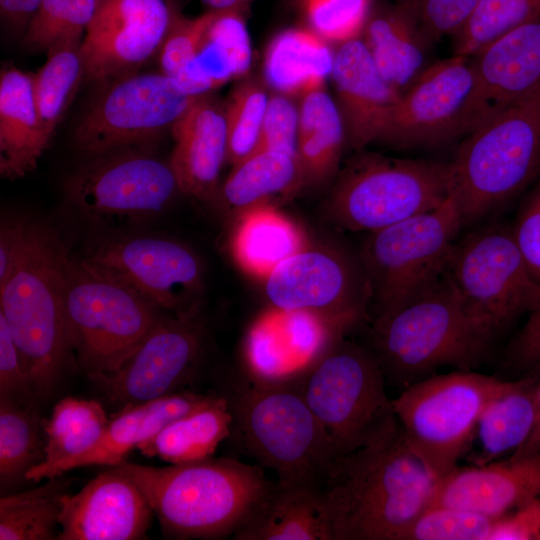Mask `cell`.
I'll use <instances>...</instances> for the list:
<instances>
[{
    "label": "cell",
    "mask_w": 540,
    "mask_h": 540,
    "mask_svg": "<svg viewBox=\"0 0 540 540\" xmlns=\"http://www.w3.org/2000/svg\"><path fill=\"white\" fill-rule=\"evenodd\" d=\"M398 429L334 461L323 492L333 540H403L437 483Z\"/></svg>",
    "instance_id": "obj_1"
},
{
    "label": "cell",
    "mask_w": 540,
    "mask_h": 540,
    "mask_svg": "<svg viewBox=\"0 0 540 540\" xmlns=\"http://www.w3.org/2000/svg\"><path fill=\"white\" fill-rule=\"evenodd\" d=\"M111 467L136 484L163 534L174 539L232 538L274 483L259 464L233 458L165 467L124 459Z\"/></svg>",
    "instance_id": "obj_2"
},
{
    "label": "cell",
    "mask_w": 540,
    "mask_h": 540,
    "mask_svg": "<svg viewBox=\"0 0 540 540\" xmlns=\"http://www.w3.org/2000/svg\"><path fill=\"white\" fill-rule=\"evenodd\" d=\"M68 255L54 229L29 218L22 252L0 285V313L38 400L54 392L72 360L64 305Z\"/></svg>",
    "instance_id": "obj_3"
},
{
    "label": "cell",
    "mask_w": 540,
    "mask_h": 540,
    "mask_svg": "<svg viewBox=\"0 0 540 540\" xmlns=\"http://www.w3.org/2000/svg\"><path fill=\"white\" fill-rule=\"evenodd\" d=\"M463 226L502 211L540 178V85L467 134L448 161Z\"/></svg>",
    "instance_id": "obj_4"
},
{
    "label": "cell",
    "mask_w": 540,
    "mask_h": 540,
    "mask_svg": "<svg viewBox=\"0 0 540 540\" xmlns=\"http://www.w3.org/2000/svg\"><path fill=\"white\" fill-rule=\"evenodd\" d=\"M494 341L465 313L445 276L417 299L373 317L370 350L386 381L406 388L443 366L471 370Z\"/></svg>",
    "instance_id": "obj_5"
},
{
    "label": "cell",
    "mask_w": 540,
    "mask_h": 540,
    "mask_svg": "<svg viewBox=\"0 0 540 540\" xmlns=\"http://www.w3.org/2000/svg\"><path fill=\"white\" fill-rule=\"evenodd\" d=\"M230 437L257 464L273 470L277 482L323 489L339 454L298 385L268 386L246 378L228 395Z\"/></svg>",
    "instance_id": "obj_6"
},
{
    "label": "cell",
    "mask_w": 540,
    "mask_h": 540,
    "mask_svg": "<svg viewBox=\"0 0 540 540\" xmlns=\"http://www.w3.org/2000/svg\"><path fill=\"white\" fill-rule=\"evenodd\" d=\"M64 305L72 360L90 379L118 368L162 315L129 287L70 255Z\"/></svg>",
    "instance_id": "obj_7"
},
{
    "label": "cell",
    "mask_w": 540,
    "mask_h": 540,
    "mask_svg": "<svg viewBox=\"0 0 540 540\" xmlns=\"http://www.w3.org/2000/svg\"><path fill=\"white\" fill-rule=\"evenodd\" d=\"M386 379L370 349L345 338L298 385L339 455L377 443L398 427Z\"/></svg>",
    "instance_id": "obj_8"
},
{
    "label": "cell",
    "mask_w": 540,
    "mask_h": 540,
    "mask_svg": "<svg viewBox=\"0 0 540 540\" xmlns=\"http://www.w3.org/2000/svg\"><path fill=\"white\" fill-rule=\"evenodd\" d=\"M463 227L449 195L430 211L368 233L359 257L368 280L372 318L435 287L445 277Z\"/></svg>",
    "instance_id": "obj_9"
},
{
    "label": "cell",
    "mask_w": 540,
    "mask_h": 540,
    "mask_svg": "<svg viewBox=\"0 0 540 540\" xmlns=\"http://www.w3.org/2000/svg\"><path fill=\"white\" fill-rule=\"evenodd\" d=\"M449 193L448 162L362 153L342 170L326 214L342 229L371 233L440 206Z\"/></svg>",
    "instance_id": "obj_10"
},
{
    "label": "cell",
    "mask_w": 540,
    "mask_h": 540,
    "mask_svg": "<svg viewBox=\"0 0 540 540\" xmlns=\"http://www.w3.org/2000/svg\"><path fill=\"white\" fill-rule=\"evenodd\" d=\"M508 384L459 369L423 378L392 400L408 445L435 478L457 466L485 406Z\"/></svg>",
    "instance_id": "obj_11"
},
{
    "label": "cell",
    "mask_w": 540,
    "mask_h": 540,
    "mask_svg": "<svg viewBox=\"0 0 540 540\" xmlns=\"http://www.w3.org/2000/svg\"><path fill=\"white\" fill-rule=\"evenodd\" d=\"M445 276L465 313L494 340L540 300V284L506 224L458 239Z\"/></svg>",
    "instance_id": "obj_12"
},
{
    "label": "cell",
    "mask_w": 540,
    "mask_h": 540,
    "mask_svg": "<svg viewBox=\"0 0 540 540\" xmlns=\"http://www.w3.org/2000/svg\"><path fill=\"white\" fill-rule=\"evenodd\" d=\"M66 178L73 208L93 224H136L163 214L181 193L169 161L153 147H128L84 156Z\"/></svg>",
    "instance_id": "obj_13"
},
{
    "label": "cell",
    "mask_w": 540,
    "mask_h": 540,
    "mask_svg": "<svg viewBox=\"0 0 540 540\" xmlns=\"http://www.w3.org/2000/svg\"><path fill=\"white\" fill-rule=\"evenodd\" d=\"M198 97L162 72L138 71L98 83L74 129L73 144L83 156L154 148Z\"/></svg>",
    "instance_id": "obj_14"
},
{
    "label": "cell",
    "mask_w": 540,
    "mask_h": 540,
    "mask_svg": "<svg viewBox=\"0 0 540 540\" xmlns=\"http://www.w3.org/2000/svg\"><path fill=\"white\" fill-rule=\"evenodd\" d=\"M491 115L472 58L452 55L427 66L401 94L379 142L433 148L463 139Z\"/></svg>",
    "instance_id": "obj_15"
},
{
    "label": "cell",
    "mask_w": 540,
    "mask_h": 540,
    "mask_svg": "<svg viewBox=\"0 0 540 540\" xmlns=\"http://www.w3.org/2000/svg\"><path fill=\"white\" fill-rule=\"evenodd\" d=\"M204 344L200 307L162 314L118 368L91 380L118 410L184 391L196 376Z\"/></svg>",
    "instance_id": "obj_16"
},
{
    "label": "cell",
    "mask_w": 540,
    "mask_h": 540,
    "mask_svg": "<svg viewBox=\"0 0 540 540\" xmlns=\"http://www.w3.org/2000/svg\"><path fill=\"white\" fill-rule=\"evenodd\" d=\"M81 260L161 311L178 314L200 307L202 264L179 241L150 235L110 238L91 248Z\"/></svg>",
    "instance_id": "obj_17"
},
{
    "label": "cell",
    "mask_w": 540,
    "mask_h": 540,
    "mask_svg": "<svg viewBox=\"0 0 540 540\" xmlns=\"http://www.w3.org/2000/svg\"><path fill=\"white\" fill-rule=\"evenodd\" d=\"M270 307L304 310L359 323L370 303L360 257L338 246H309L280 262L264 278Z\"/></svg>",
    "instance_id": "obj_18"
},
{
    "label": "cell",
    "mask_w": 540,
    "mask_h": 540,
    "mask_svg": "<svg viewBox=\"0 0 540 540\" xmlns=\"http://www.w3.org/2000/svg\"><path fill=\"white\" fill-rule=\"evenodd\" d=\"M357 324L270 307L252 322L243 339V376L260 385H299Z\"/></svg>",
    "instance_id": "obj_19"
},
{
    "label": "cell",
    "mask_w": 540,
    "mask_h": 540,
    "mask_svg": "<svg viewBox=\"0 0 540 540\" xmlns=\"http://www.w3.org/2000/svg\"><path fill=\"white\" fill-rule=\"evenodd\" d=\"M177 13L172 0H100L80 45L84 78L98 84L138 72Z\"/></svg>",
    "instance_id": "obj_20"
},
{
    "label": "cell",
    "mask_w": 540,
    "mask_h": 540,
    "mask_svg": "<svg viewBox=\"0 0 540 540\" xmlns=\"http://www.w3.org/2000/svg\"><path fill=\"white\" fill-rule=\"evenodd\" d=\"M152 513L136 484L111 467L90 480L79 492L63 495L58 539H144Z\"/></svg>",
    "instance_id": "obj_21"
},
{
    "label": "cell",
    "mask_w": 540,
    "mask_h": 540,
    "mask_svg": "<svg viewBox=\"0 0 540 540\" xmlns=\"http://www.w3.org/2000/svg\"><path fill=\"white\" fill-rule=\"evenodd\" d=\"M540 497V453L454 467L437 480L430 505L499 518Z\"/></svg>",
    "instance_id": "obj_22"
},
{
    "label": "cell",
    "mask_w": 540,
    "mask_h": 540,
    "mask_svg": "<svg viewBox=\"0 0 540 540\" xmlns=\"http://www.w3.org/2000/svg\"><path fill=\"white\" fill-rule=\"evenodd\" d=\"M330 77L346 144L362 150L379 141L401 93L381 76L362 39L338 45Z\"/></svg>",
    "instance_id": "obj_23"
},
{
    "label": "cell",
    "mask_w": 540,
    "mask_h": 540,
    "mask_svg": "<svg viewBox=\"0 0 540 540\" xmlns=\"http://www.w3.org/2000/svg\"><path fill=\"white\" fill-rule=\"evenodd\" d=\"M171 133L175 145L169 162L181 193L215 202L227 155L225 105L209 93L200 95Z\"/></svg>",
    "instance_id": "obj_24"
},
{
    "label": "cell",
    "mask_w": 540,
    "mask_h": 540,
    "mask_svg": "<svg viewBox=\"0 0 540 540\" xmlns=\"http://www.w3.org/2000/svg\"><path fill=\"white\" fill-rule=\"evenodd\" d=\"M219 395L180 391L118 410L109 418L98 443L89 451L49 469L44 479L78 467L117 465L143 441L169 423L213 402Z\"/></svg>",
    "instance_id": "obj_25"
},
{
    "label": "cell",
    "mask_w": 540,
    "mask_h": 540,
    "mask_svg": "<svg viewBox=\"0 0 540 540\" xmlns=\"http://www.w3.org/2000/svg\"><path fill=\"white\" fill-rule=\"evenodd\" d=\"M232 539L333 540L323 489L275 481Z\"/></svg>",
    "instance_id": "obj_26"
},
{
    "label": "cell",
    "mask_w": 540,
    "mask_h": 540,
    "mask_svg": "<svg viewBox=\"0 0 540 540\" xmlns=\"http://www.w3.org/2000/svg\"><path fill=\"white\" fill-rule=\"evenodd\" d=\"M362 34L381 76L401 94L427 67L433 42L423 31L408 0L371 10Z\"/></svg>",
    "instance_id": "obj_27"
},
{
    "label": "cell",
    "mask_w": 540,
    "mask_h": 540,
    "mask_svg": "<svg viewBox=\"0 0 540 540\" xmlns=\"http://www.w3.org/2000/svg\"><path fill=\"white\" fill-rule=\"evenodd\" d=\"M471 58L482 95L493 114L540 85V16Z\"/></svg>",
    "instance_id": "obj_28"
},
{
    "label": "cell",
    "mask_w": 540,
    "mask_h": 540,
    "mask_svg": "<svg viewBox=\"0 0 540 540\" xmlns=\"http://www.w3.org/2000/svg\"><path fill=\"white\" fill-rule=\"evenodd\" d=\"M36 109L32 74L16 67L0 73V174L15 180L31 172L48 147Z\"/></svg>",
    "instance_id": "obj_29"
},
{
    "label": "cell",
    "mask_w": 540,
    "mask_h": 540,
    "mask_svg": "<svg viewBox=\"0 0 540 540\" xmlns=\"http://www.w3.org/2000/svg\"><path fill=\"white\" fill-rule=\"evenodd\" d=\"M251 62V42L241 11L218 10L195 56L173 79L188 94L200 96L245 76Z\"/></svg>",
    "instance_id": "obj_30"
},
{
    "label": "cell",
    "mask_w": 540,
    "mask_h": 540,
    "mask_svg": "<svg viewBox=\"0 0 540 540\" xmlns=\"http://www.w3.org/2000/svg\"><path fill=\"white\" fill-rule=\"evenodd\" d=\"M305 177L297 156L261 150L232 166L215 203L235 220L255 208L275 206L302 188Z\"/></svg>",
    "instance_id": "obj_31"
},
{
    "label": "cell",
    "mask_w": 540,
    "mask_h": 540,
    "mask_svg": "<svg viewBox=\"0 0 540 540\" xmlns=\"http://www.w3.org/2000/svg\"><path fill=\"white\" fill-rule=\"evenodd\" d=\"M334 54L328 42L309 28H290L269 43L264 59L266 82L277 92L300 96L324 89Z\"/></svg>",
    "instance_id": "obj_32"
},
{
    "label": "cell",
    "mask_w": 540,
    "mask_h": 540,
    "mask_svg": "<svg viewBox=\"0 0 540 540\" xmlns=\"http://www.w3.org/2000/svg\"><path fill=\"white\" fill-rule=\"evenodd\" d=\"M536 375L510 380L482 411L475 435L473 465H485L513 455L528 440L536 419Z\"/></svg>",
    "instance_id": "obj_33"
},
{
    "label": "cell",
    "mask_w": 540,
    "mask_h": 540,
    "mask_svg": "<svg viewBox=\"0 0 540 540\" xmlns=\"http://www.w3.org/2000/svg\"><path fill=\"white\" fill-rule=\"evenodd\" d=\"M233 416L225 395L183 416L137 446L146 457L179 464L210 458L230 437Z\"/></svg>",
    "instance_id": "obj_34"
},
{
    "label": "cell",
    "mask_w": 540,
    "mask_h": 540,
    "mask_svg": "<svg viewBox=\"0 0 540 540\" xmlns=\"http://www.w3.org/2000/svg\"><path fill=\"white\" fill-rule=\"evenodd\" d=\"M232 251L246 271L265 278L280 262L308 245L302 231L275 206L247 211L236 220Z\"/></svg>",
    "instance_id": "obj_35"
},
{
    "label": "cell",
    "mask_w": 540,
    "mask_h": 540,
    "mask_svg": "<svg viewBox=\"0 0 540 540\" xmlns=\"http://www.w3.org/2000/svg\"><path fill=\"white\" fill-rule=\"evenodd\" d=\"M346 143L343 122L335 101L324 89L301 97L297 156L305 183L318 184L339 169Z\"/></svg>",
    "instance_id": "obj_36"
},
{
    "label": "cell",
    "mask_w": 540,
    "mask_h": 540,
    "mask_svg": "<svg viewBox=\"0 0 540 540\" xmlns=\"http://www.w3.org/2000/svg\"><path fill=\"white\" fill-rule=\"evenodd\" d=\"M109 418L96 400L65 397L46 420L45 457L25 475L27 481L44 479L52 467L92 449L103 435Z\"/></svg>",
    "instance_id": "obj_37"
},
{
    "label": "cell",
    "mask_w": 540,
    "mask_h": 540,
    "mask_svg": "<svg viewBox=\"0 0 540 540\" xmlns=\"http://www.w3.org/2000/svg\"><path fill=\"white\" fill-rule=\"evenodd\" d=\"M70 486L61 476L48 478L40 487L0 498L1 540L58 539L56 527L62 497Z\"/></svg>",
    "instance_id": "obj_38"
},
{
    "label": "cell",
    "mask_w": 540,
    "mask_h": 540,
    "mask_svg": "<svg viewBox=\"0 0 540 540\" xmlns=\"http://www.w3.org/2000/svg\"><path fill=\"white\" fill-rule=\"evenodd\" d=\"M46 420L33 407L0 397V486L26 480V473L45 457Z\"/></svg>",
    "instance_id": "obj_39"
},
{
    "label": "cell",
    "mask_w": 540,
    "mask_h": 540,
    "mask_svg": "<svg viewBox=\"0 0 540 540\" xmlns=\"http://www.w3.org/2000/svg\"><path fill=\"white\" fill-rule=\"evenodd\" d=\"M83 78L80 45H64L49 51L44 65L32 75L38 117L49 142Z\"/></svg>",
    "instance_id": "obj_40"
},
{
    "label": "cell",
    "mask_w": 540,
    "mask_h": 540,
    "mask_svg": "<svg viewBox=\"0 0 540 540\" xmlns=\"http://www.w3.org/2000/svg\"><path fill=\"white\" fill-rule=\"evenodd\" d=\"M540 16V0H480L453 35V54L473 57L492 42Z\"/></svg>",
    "instance_id": "obj_41"
},
{
    "label": "cell",
    "mask_w": 540,
    "mask_h": 540,
    "mask_svg": "<svg viewBox=\"0 0 540 540\" xmlns=\"http://www.w3.org/2000/svg\"><path fill=\"white\" fill-rule=\"evenodd\" d=\"M100 0H42L30 21L23 43L33 51L81 45Z\"/></svg>",
    "instance_id": "obj_42"
},
{
    "label": "cell",
    "mask_w": 540,
    "mask_h": 540,
    "mask_svg": "<svg viewBox=\"0 0 540 540\" xmlns=\"http://www.w3.org/2000/svg\"><path fill=\"white\" fill-rule=\"evenodd\" d=\"M268 100L266 89L254 79L242 81L230 94L225 104L227 164L234 166L256 152Z\"/></svg>",
    "instance_id": "obj_43"
},
{
    "label": "cell",
    "mask_w": 540,
    "mask_h": 540,
    "mask_svg": "<svg viewBox=\"0 0 540 540\" xmlns=\"http://www.w3.org/2000/svg\"><path fill=\"white\" fill-rule=\"evenodd\" d=\"M496 519L456 507L429 505L403 540H490Z\"/></svg>",
    "instance_id": "obj_44"
},
{
    "label": "cell",
    "mask_w": 540,
    "mask_h": 540,
    "mask_svg": "<svg viewBox=\"0 0 540 540\" xmlns=\"http://www.w3.org/2000/svg\"><path fill=\"white\" fill-rule=\"evenodd\" d=\"M372 0H301L310 28L327 42L359 38Z\"/></svg>",
    "instance_id": "obj_45"
},
{
    "label": "cell",
    "mask_w": 540,
    "mask_h": 540,
    "mask_svg": "<svg viewBox=\"0 0 540 540\" xmlns=\"http://www.w3.org/2000/svg\"><path fill=\"white\" fill-rule=\"evenodd\" d=\"M218 10L187 18L175 15L158 53L161 72L175 78L198 51Z\"/></svg>",
    "instance_id": "obj_46"
},
{
    "label": "cell",
    "mask_w": 540,
    "mask_h": 540,
    "mask_svg": "<svg viewBox=\"0 0 540 540\" xmlns=\"http://www.w3.org/2000/svg\"><path fill=\"white\" fill-rule=\"evenodd\" d=\"M290 98L281 93L269 96L256 152L272 150L297 156L299 107Z\"/></svg>",
    "instance_id": "obj_47"
},
{
    "label": "cell",
    "mask_w": 540,
    "mask_h": 540,
    "mask_svg": "<svg viewBox=\"0 0 540 540\" xmlns=\"http://www.w3.org/2000/svg\"><path fill=\"white\" fill-rule=\"evenodd\" d=\"M420 25L432 41L454 35L480 0H408Z\"/></svg>",
    "instance_id": "obj_48"
},
{
    "label": "cell",
    "mask_w": 540,
    "mask_h": 540,
    "mask_svg": "<svg viewBox=\"0 0 540 540\" xmlns=\"http://www.w3.org/2000/svg\"><path fill=\"white\" fill-rule=\"evenodd\" d=\"M511 231L530 274L540 284V178L522 201Z\"/></svg>",
    "instance_id": "obj_49"
},
{
    "label": "cell",
    "mask_w": 540,
    "mask_h": 540,
    "mask_svg": "<svg viewBox=\"0 0 540 540\" xmlns=\"http://www.w3.org/2000/svg\"><path fill=\"white\" fill-rule=\"evenodd\" d=\"M0 397L33 407L31 391L20 353L4 316L0 313Z\"/></svg>",
    "instance_id": "obj_50"
},
{
    "label": "cell",
    "mask_w": 540,
    "mask_h": 540,
    "mask_svg": "<svg viewBox=\"0 0 540 540\" xmlns=\"http://www.w3.org/2000/svg\"><path fill=\"white\" fill-rule=\"evenodd\" d=\"M506 362L512 368L535 373L540 370V300L527 314V320L511 342Z\"/></svg>",
    "instance_id": "obj_51"
},
{
    "label": "cell",
    "mask_w": 540,
    "mask_h": 540,
    "mask_svg": "<svg viewBox=\"0 0 540 540\" xmlns=\"http://www.w3.org/2000/svg\"><path fill=\"white\" fill-rule=\"evenodd\" d=\"M490 540H540V497L497 518Z\"/></svg>",
    "instance_id": "obj_52"
},
{
    "label": "cell",
    "mask_w": 540,
    "mask_h": 540,
    "mask_svg": "<svg viewBox=\"0 0 540 540\" xmlns=\"http://www.w3.org/2000/svg\"><path fill=\"white\" fill-rule=\"evenodd\" d=\"M29 218L10 217L0 227V285L11 274L25 243Z\"/></svg>",
    "instance_id": "obj_53"
},
{
    "label": "cell",
    "mask_w": 540,
    "mask_h": 540,
    "mask_svg": "<svg viewBox=\"0 0 540 540\" xmlns=\"http://www.w3.org/2000/svg\"><path fill=\"white\" fill-rule=\"evenodd\" d=\"M42 0H0L2 20L15 31L25 34Z\"/></svg>",
    "instance_id": "obj_54"
},
{
    "label": "cell",
    "mask_w": 540,
    "mask_h": 540,
    "mask_svg": "<svg viewBox=\"0 0 540 540\" xmlns=\"http://www.w3.org/2000/svg\"><path fill=\"white\" fill-rule=\"evenodd\" d=\"M535 403L536 419L533 430L523 446L511 456H525L540 453V370L536 375Z\"/></svg>",
    "instance_id": "obj_55"
},
{
    "label": "cell",
    "mask_w": 540,
    "mask_h": 540,
    "mask_svg": "<svg viewBox=\"0 0 540 540\" xmlns=\"http://www.w3.org/2000/svg\"><path fill=\"white\" fill-rule=\"evenodd\" d=\"M211 10H242L252 0H202Z\"/></svg>",
    "instance_id": "obj_56"
}]
</instances>
